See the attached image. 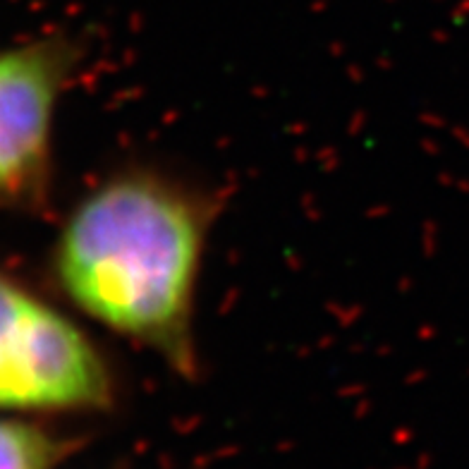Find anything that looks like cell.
<instances>
[{"mask_svg": "<svg viewBox=\"0 0 469 469\" xmlns=\"http://www.w3.org/2000/svg\"><path fill=\"white\" fill-rule=\"evenodd\" d=\"M218 204L130 168L91 189L55 239L53 276L82 314L180 376L197 373L194 302Z\"/></svg>", "mask_w": 469, "mask_h": 469, "instance_id": "obj_1", "label": "cell"}, {"mask_svg": "<svg viewBox=\"0 0 469 469\" xmlns=\"http://www.w3.org/2000/svg\"><path fill=\"white\" fill-rule=\"evenodd\" d=\"M103 352L63 311L0 273V412L105 410Z\"/></svg>", "mask_w": 469, "mask_h": 469, "instance_id": "obj_2", "label": "cell"}, {"mask_svg": "<svg viewBox=\"0 0 469 469\" xmlns=\"http://www.w3.org/2000/svg\"><path fill=\"white\" fill-rule=\"evenodd\" d=\"M77 55L63 38L0 50V209L34 211L46 204L55 110Z\"/></svg>", "mask_w": 469, "mask_h": 469, "instance_id": "obj_3", "label": "cell"}, {"mask_svg": "<svg viewBox=\"0 0 469 469\" xmlns=\"http://www.w3.org/2000/svg\"><path fill=\"white\" fill-rule=\"evenodd\" d=\"M65 445L48 431L20 419H0V469H50Z\"/></svg>", "mask_w": 469, "mask_h": 469, "instance_id": "obj_4", "label": "cell"}]
</instances>
